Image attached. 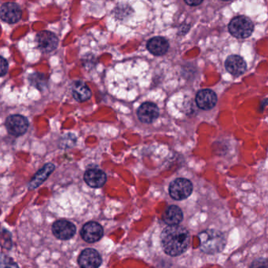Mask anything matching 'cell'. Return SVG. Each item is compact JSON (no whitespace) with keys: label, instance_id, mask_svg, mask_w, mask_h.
<instances>
[{"label":"cell","instance_id":"5","mask_svg":"<svg viewBox=\"0 0 268 268\" xmlns=\"http://www.w3.org/2000/svg\"><path fill=\"white\" fill-rule=\"evenodd\" d=\"M6 127L11 136H23L29 128V121L24 116L14 114L10 115L6 120Z\"/></svg>","mask_w":268,"mask_h":268},{"label":"cell","instance_id":"24","mask_svg":"<svg viewBox=\"0 0 268 268\" xmlns=\"http://www.w3.org/2000/svg\"><path fill=\"white\" fill-rule=\"evenodd\" d=\"M186 4H188L189 6H197L202 4L203 0H184Z\"/></svg>","mask_w":268,"mask_h":268},{"label":"cell","instance_id":"8","mask_svg":"<svg viewBox=\"0 0 268 268\" xmlns=\"http://www.w3.org/2000/svg\"><path fill=\"white\" fill-rule=\"evenodd\" d=\"M103 228L99 222H89L83 225L80 231L82 238L86 242L95 243L103 237Z\"/></svg>","mask_w":268,"mask_h":268},{"label":"cell","instance_id":"21","mask_svg":"<svg viewBox=\"0 0 268 268\" xmlns=\"http://www.w3.org/2000/svg\"><path fill=\"white\" fill-rule=\"evenodd\" d=\"M18 265L12 259L0 253V267H17Z\"/></svg>","mask_w":268,"mask_h":268},{"label":"cell","instance_id":"23","mask_svg":"<svg viewBox=\"0 0 268 268\" xmlns=\"http://www.w3.org/2000/svg\"><path fill=\"white\" fill-rule=\"evenodd\" d=\"M8 71V62L5 58L0 56V77H4Z\"/></svg>","mask_w":268,"mask_h":268},{"label":"cell","instance_id":"15","mask_svg":"<svg viewBox=\"0 0 268 268\" xmlns=\"http://www.w3.org/2000/svg\"><path fill=\"white\" fill-rule=\"evenodd\" d=\"M55 169V166L54 164L48 163L45 165L36 172V175L29 182L28 184L29 190H35L41 184H43L49 178L50 175L54 172Z\"/></svg>","mask_w":268,"mask_h":268},{"label":"cell","instance_id":"25","mask_svg":"<svg viewBox=\"0 0 268 268\" xmlns=\"http://www.w3.org/2000/svg\"><path fill=\"white\" fill-rule=\"evenodd\" d=\"M189 29H190V26H189V25H184V26H182L181 27H180L178 33H180V35L186 34V33H187V32H188Z\"/></svg>","mask_w":268,"mask_h":268},{"label":"cell","instance_id":"26","mask_svg":"<svg viewBox=\"0 0 268 268\" xmlns=\"http://www.w3.org/2000/svg\"><path fill=\"white\" fill-rule=\"evenodd\" d=\"M224 1H230V0H224Z\"/></svg>","mask_w":268,"mask_h":268},{"label":"cell","instance_id":"10","mask_svg":"<svg viewBox=\"0 0 268 268\" xmlns=\"http://www.w3.org/2000/svg\"><path fill=\"white\" fill-rule=\"evenodd\" d=\"M102 257L99 252L93 249H86L80 253L78 263L83 268H96L102 264Z\"/></svg>","mask_w":268,"mask_h":268},{"label":"cell","instance_id":"1","mask_svg":"<svg viewBox=\"0 0 268 268\" xmlns=\"http://www.w3.org/2000/svg\"><path fill=\"white\" fill-rule=\"evenodd\" d=\"M190 233L187 228L177 225H168L161 234L164 251L168 256H178L185 253L190 244Z\"/></svg>","mask_w":268,"mask_h":268},{"label":"cell","instance_id":"20","mask_svg":"<svg viewBox=\"0 0 268 268\" xmlns=\"http://www.w3.org/2000/svg\"><path fill=\"white\" fill-rule=\"evenodd\" d=\"M0 246L6 250H10L12 248V238L10 231L7 230L0 231Z\"/></svg>","mask_w":268,"mask_h":268},{"label":"cell","instance_id":"22","mask_svg":"<svg viewBox=\"0 0 268 268\" xmlns=\"http://www.w3.org/2000/svg\"><path fill=\"white\" fill-rule=\"evenodd\" d=\"M76 137L74 135L67 134L63 137L61 143V147L63 148H71L76 144Z\"/></svg>","mask_w":268,"mask_h":268},{"label":"cell","instance_id":"12","mask_svg":"<svg viewBox=\"0 0 268 268\" xmlns=\"http://www.w3.org/2000/svg\"><path fill=\"white\" fill-rule=\"evenodd\" d=\"M196 102L200 109L209 110L217 103V96L213 91L204 89L197 94Z\"/></svg>","mask_w":268,"mask_h":268},{"label":"cell","instance_id":"3","mask_svg":"<svg viewBox=\"0 0 268 268\" xmlns=\"http://www.w3.org/2000/svg\"><path fill=\"white\" fill-rule=\"evenodd\" d=\"M254 26L252 20L244 16L234 17L229 24V32L237 39H246L253 33Z\"/></svg>","mask_w":268,"mask_h":268},{"label":"cell","instance_id":"19","mask_svg":"<svg viewBox=\"0 0 268 268\" xmlns=\"http://www.w3.org/2000/svg\"><path fill=\"white\" fill-rule=\"evenodd\" d=\"M48 80H49V77L45 73L36 72V73L29 75V83L33 87H36L40 92L46 90L48 87Z\"/></svg>","mask_w":268,"mask_h":268},{"label":"cell","instance_id":"11","mask_svg":"<svg viewBox=\"0 0 268 268\" xmlns=\"http://www.w3.org/2000/svg\"><path fill=\"white\" fill-rule=\"evenodd\" d=\"M158 105L153 102H145L138 109L137 115L139 121L144 124H151L159 117Z\"/></svg>","mask_w":268,"mask_h":268},{"label":"cell","instance_id":"16","mask_svg":"<svg viewBox=\"0 0 268 268\" xmlns=\"http://www.w3.org/2000/svg\"><path fill=\"white\" fill-rule=\"evenodd\" d=\"M169 43L168 40L162 36H157L149 39L147 42V49L149 52L156 56H162L168 52Z\"/></svg>","mask_w":268,"mask_h":268},{"label":"cell","instance_id":"17","mask_svg":"<svg viewBox=\"0 0 268 268\" xmlns=\"http://www.w3.org/2000/svg\"><path fill=\"white\" fill-rule=\"evenodd\" d=\"M72 94L75 100L79 102H86L92 97L91 89L84 82L77 80L74 82L72 87Z\"/></svg>","mask_w":268,"mask_h":268},{"label":"cell","instance_id":"14","mask_svg":"<svg viewBox=\"0 0 268 268\" xmlns=\"http://www.w3.org/2000/svg\"><path fill=\"white\" fill-rule=\"evenodd\" d=\"M225 67L228 73L234 77H239L247 69L245 61L238 55H231L225 61Z\"/></svg>","mask_w":268,"mask_h":268},{"label":"cell","instance_id":"18","mask_svg":"<svg viewBox=\"0 0 268 268\" xmlns=\"http://www.w3.org/2000/svg\"><path fill=\"white\" fill-rule=\"evenodd\" d=\"M184 214L180 208L176 206H170L164 212L162 219L168 225H177L183 220Z\"/></svg>","mask_w":268,"mask_h":268},{"label":"cell","instance_id":"4","mask_svg":"<svg viewBox=\"0 0 268 268\" xmlns=\"http://www.w3.org/2000/svg\"><path fill=\"white\" fill-rule=\"evenodd\" d=\"M193 191V184L187 178L174 180L169 186V194L174 200H182L190 197Z\"/></svg>","mask_w":268,"mask_h":268},{"label":"cell","instance_id":"6","mask_svg":"<svg viewBox=\"0 0 268 268\" xmlns=\"http://www.w3.org/2000/svg\"><path fill=\"white\" fill-rule=\"evenodd\" d=\"M38 48L43 53H51L57 49L58 46V36L50 31H42L36 35Z\"/></svg>","mask_w":268,"mask_h":268},{"label":"cell","instance_id":"2","mask_svg":"<svg viewBox=\"0 0 268 268\" xmlns=\"http://www.w3.org/2000/svg\"><path fill=\"white\" fill-rule=\"evenodd\" d=\"M200 249L206 254H216L226 245V238L222 232L216 230H206L198 234Z\"/></svg>","mask_w":268,"mask_h":268},{"label":"cell","instance_id":"9","mask_svg":"<svg viewBox=\"0 0 268 268\" xmlns=\"http://www.w3.org/2000/svg\"><path fill=\"white\" fill-rule=\"evenodd\" d=\"M76 231L77 228L73 222L64 219L56 221L52 226L53 234L60 240L70 239L76 234Z\"/></svg>","mask_w":268,"mask_h":268},{"label":"cell","instance_id":"13","mask_svg":"<svg viewBox=\"0 0 268 268\" xmlns=\"http://www.w3.org/2000/svg\"><path fill=\"white\" fill-rule=\"evenodd\" d=\"M106 174L98 168H91L84 174L86 184L92 188H100L106 182Z\"/></svg>","mask_w":268,"mask_h":268},{"label":"cell","instance_id":"7","mask_svg":"<svg viewBox=\"0 0 268 268\" xmlns=\"http://www.w3.org/2000/svg\"><path fill=\"white\" fill-rule=\"evenodd\" d=\"M23 17V11L15 3L8 2L3 4L0 8V18L8 24H15Z\"/></svg>","mask_w":268,"mask_h":268}]
</instances>
